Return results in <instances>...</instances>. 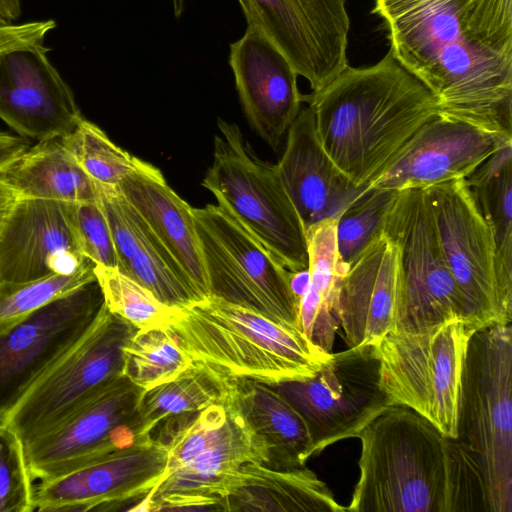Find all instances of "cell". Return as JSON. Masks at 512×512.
Segmentation results:
<instances>
[{
    "mask_svg": "<svg viewBox=\"0 0 512 512\" xmlns=\"http://www.w3.org/2000/svg\"><path fill=\"white\" fill-rule=\"evenodd\" d=\"M372 13L440 115L512 137V0H375Z\"/></svg>",
    "mask_w": 512,
    "mask_h": 512,
    "instance_id": "6da1fadb",
    "label": "cell"
},
{
    "mask_svg": "<svg viewBox=\"0 0 512 512\" xmlns=\"http://www.w3.org/2000/svg\"><path fill=\"white\" fill-rule=\"evenodd\" d=\"M359 479L350 512H490L478 462L405 406H387L357 436Z\"/></svg>",
    "mask_w": 512,
    "mask_h": 512,
    "instance_id": "7a4b0ae2",
    "label": "cell"
},
{
    "mask_svg": "<svg viewBox=\"0 0 512 512\" xmlns=\"http://www.w3.org/2000/svg\"><path fill=\"white\" fill-rule=\"evenodd\" d=\"M304 102L323 149L356 187L375 179L439 114L435 96L389 51L371 66L348 65Z\"/></svg>",
    "mask_w": 512,
    "mask_h": 512,
    "instance_id": "3957f363",
    "label": "cell"
},
{
    "mask_svg": "<svg viewBox=\"0 0 512 512\" xmlns=\"http://www.w3.org/2000/svg\"><path fill=\"white\" fill-rule=\"evenodd\" d=\"M168 326L194 363L228 379L304 380L331 355L299 329L215 296L178 308Z\"/></svg>",
    "mask_w": 512,
    "mask_h": 512,
    "instance_id": "277c9868",
    "label": "cell"
},
{
    "mask_svg": "<svg viewBox=\"0 0 512 512\" xmlns=\"http://www.w3.org/2000/svg\"><path fill=\"white\" fill-rule=\"evenodd\" d=\"M167 448L158 485L133 511H225L243 465L268 463V450L229 395L193 415L162 425Z\"/></svg>",
    "mask_w": 512,
    "mask_h": 512,
    "instance_id": "5b68a950",
    "label": "cell"
},
{
    "mask_svg": "<svg viewBox=\"0 0 512 512\" xmlns=\"http://www.w3.org/2000/svg\"><path fill=\"white\" fill-rule=\"evenodd\" d=\"M511 324L475 331L461 382L458 439L481 469L490 512H512Z\"/></svg>",
    "mask_w": 512,
    "mask_h": 512,
    "instance_id": "8992f818",
    "label": "cell"
},
{
    "mask_svg": "<svg viewBox=\"0 0 512 512\" xmlns=\"http://www.w3.org/2000/svg\"><path fill=\"white\" fill-rule=\"evenodd\" d=\"M217 125L202 185L287 270L307 271L306 229L276 164L258 158L236 124L219 118Z\"/></svg>",
    "mask_w": 512,
    "mask_h": 512,
    "instance_id": "52a82bcc",
    "label": "cell"
},
{
    "mask_svg": "<svg viewBox=\"0 0 512 512\" xmlns=\"http://www.w3.org/2000/svg\"><path fill=\"white\" fill-rule=\"evenodd\" d=\"M461 320L419 332L391 330L372 347L387 406H405L458 438L461 382L469 340Z\"/></svg>",
    "mask_w": 512,
    "mask_h": 512,
    "instance_id": "ba28073f",
    "label": "cell"
},
{
    "mask_svg": "<svg viewBox=\"0 0 512 512\" xmlns=\"http://www.w3.org/2000/svg\"><path fill=\"white\" fill-rule=\"evenodd\" d=\"M193 216L210 296L299 329L293 273L220 205L193 208Z\"/></svg>",
    "mask_w": 512,
    "mask_h": 512,
    "instance_id": "9c48e42d",
    "label": "cell"
},
{
    "mask_svg": "<svg viewBox=\"0 0 512 512\" xmlns=\"http://www.w3.org/2000/svg\"><path fill=\"white\" fill-rule=\"evenodd\" d=\"M442 252L475 331L511 324L512 292L499 276L493 230L465 179L425 188Z\"/></svg>",
    "mask_w": 512,
    "mask_h": 512,
    "instance_id": "30bf717a",
    "label": "cell"
},
{
    "mask_svg": "<svg viewBox=\"0 0 512 512\" xmlns=\"http://www.w3.org/2000/svg\"><path fill=\"white\" fill-rule=\"evenodd\" d=\"M383 230L399 252L402 292L393 330L419 332L465 322L464 304L448 269L425 189L398 190Z\"/></svg>",
    "mask_w": 512,
    "mask_h": 512,
    "instance_id": "8fae6325",
    "label": "cell"
},
{
    "mask_svg": "<svg viewBox=\"0 0 512 512\" xmlns=\"http://www.w3.org/2000/svg\"><path fill=\"white\" fill-rule=\"evenodd\" d=\"M136 331L105 305L86 334L18 402L5 425L23 445L54 428L123 375V349Z\"/></svg>",
    "mask_w": 512,
    "mask_h": 512,
    "instance_id": "7c38bea8",
    "label": "cell"
},
{
    "mask_svg": "<svg viewBox=\"0 0 512 512\" xmlns=\"http://www.w3.org/2000/svg\"><path fill=\"white\" fill-rule=\"evenodd\" d=\"M104 307L94 280L0 326V426L33 385L86 334Z\"/></svg>",
    "mask_w": 512,
    "mask_h": 512,
    "instance_id": "4fadbf2b",
    "label": "cell"
},
{
    "mask_svg": "<svg viewBox=\"0 0 512 512\" xmlns=\"http://www.w3.org/2000/svg\"><path fill=\"white\" fill-rule=\"evenodd\" d=\"M307 423L314 455L359 433L386 407L372 346L331 353L312 377L269 384Z\"/></svg>",
    "mask_w": 512,
    "mask_h": 512,
    "instance_id": "5bb4252c",
    "label": "cell"
},
{
    "mask_svg": "<svg viewBox=\"0 0 512 512\" xmlns=\"http://www.w3.org/2000/svg\"><path fill=\"white\" fill-rule=\"evenodd\" d=\"M143 390L124 375L106 383L54 428L23 445L32 480H48L124 447Z\"/></svg>",
    "mask_w": 512,
    "mask_h": 512,
    "instance_id": "9a60e30c",
    "label": "cell"
},
{
    "mask_svg": "<svg viewBox=\"0 0 512 512\" xmlns=\"http://www.w3.org/2000/svg\"><path fill=\"white\" fill-rule=\"evenodd\" d=\"M248 27L261 31L316 92L347 66L345 0H238Z\"/></svg>",
    "mask_w": 512,
    "mask_h": 512,
    "instance_id": "2e32d148",
    "label": "cell"
},
{
    "mask_svg": "<svg viewBox=\"0 0 512 512\" xmlns=\"http://www.w3.org/2000/svg\"><path fill=\"white\" fill-rule=\"evenodd\" d=\"M166 445L151 436L135 440L33 489L34 510L116 511L144 499L159 483L166 465Z\"/></svg>",
    "mask_w": 512,
    "mask_h": 512,
    "instance_id": "e0dca14e",
    "label": "cell"
},
{
    "mask_svg": "<svg viewBox=\"0 0 512 512\" xmlns=\"http://www.w3.org/2000/svg\"><path fill=\"white\" fill-rule=\"evenodd\" d=\"M43 43L0 55V119L37 142L71 133L83 118Z\"/></svg>",
    "mask_w": 512,
    "mask_h": 512,
    "instance_id": "ac0fdd59",
    "label": "cell"
},
{
    "mask_svg": "<svg viewBox=\"0 0 512 512\" xmlns=\"http://www.w3.org/2000/svg\"><path fill=\"white\" fill-rule=\"evenodd\" d=\"M509 143H512V137L438 114L367 186L392 190L425 189L465 179Z\"/></svg>",
    "mask_w": 512,
    "mask_h": 512,
    "instance_id": "d6986e66",
    "label": "cell"
},
{
    "mask_svg": "<svg viewBox=\"0 0 512 512\" xmlns=\"http://www.w3.org/2000/svg\"><path fill=\"white\" fill-rule=\"evenodd\" d=\"M94 264L78 247L66 202L20 198L0 232V284L72 274Z\"/></svg>",
    "mask_w": 512,
    "mask_h": 512,
    "instance_id": "ffe728a7",
    "label": "cell"
},
{
    "mask_svg": "<svg viewBox=\"0 0 512 512\" xmlns=\"http://www.w3.org/2000/svg\"><path fill=\"white\" fill-rule=\"evenodd\" d=\"M229 63L248 122L277 149L304 102L298 74L273 42L248 26L244 35L230 44Z\"/></svg>",
    "mask_w": 512,
    "mask_h": 512,
    "instance_id": "44dd1931",
    "label": "cell"
},
{
    "mask_svg": "<svg viewBox=\"0 0 512 512\" xmlns=\"http://www.w3.org/2000/svg\"><path fill=\"white\" fill-rule=\"evenodd\" d=\"M401 292L398 248L382 229L341 281L340 322L348 347L373 346L394 329Z\"/></svg>",
    "mask_w": 512,
    "mask_h": 512,
    "instance_id": "7402d4cb",
    "label": "cell"
},
{
    "mask_svg": "<svg viewBox=\"0 0 512 512\" xmlns=\"http://www.w3.org/2000/svg\"><path fill=\"white\" fill-rule=\"evenodd\" d=\"M276 166L305 229L323 219L337 218L366 187L353 185L327 155L309 106L301 108L289 127Z\"/></svg>",
    "mask_w": 512,
    "mask_h": 512,
    "instance_id": "603a6c76",
    "label": "cell"
},
{
    "mask_svg": "<svg viewBox=\"0 0 512 512\" xmlns=\"http://www.w3.org/2000/svg\"><path fill=\"white\" fill-rule=\"evenodd\" d=\"M119 190L173 257L197 298H208L193 207L175 193L157 167L139 158Z\"/></svg>",
    "mask_w": 512,
    "mask_h": 512,
    "instance_id": "cb8c5ba5",
    "label": "cell"
},
{
    "mask_svg": "<svg viewBox=\"0 0 512 512\" xmlns=\"http://www.w3.org/2000/svg\"><path fill=\"white\" fill-rule=\"evenodd\" d=\"M96 186L112 233L117 269L170 307L182 308L199 301L178 264L119 187Z\"/></svg>",
    "mask_w": 512,
    "mask_h": 512,
    "instance_id": "d4e9b609",
    "label": "cell"
},
{
    "mask_svg": "<svg viewBox=\"0 0 512 512\" xmlns=\"http://www.w3.org/2000/svg\"><path fill=\"white\" fill-rule=\"evenodd\" d=\"M229 398L268 450L269 467L305 466L314 455L306 421L296 408L267 383L230 379Z\"/></svg>",
    "mask_w": 512,
    "mask_h": 512,
    "instance_id": "484cf974",
    "label": "cell"
},
{
    "mask_svg": "<svg viewBox=\"0 0 512 512\" xmlns=\"http://www.w3.org/2000/svg\"><path fill=\"white\" fill-rule=\"evenodd\" d=\"M229 512H343L328 486L306 466L276 469L247 463L226 499Z\"/></svg>",
    "mask_w": 512,
    "mask_h": 512,
    "instance_id": "4316f807",
    "label": "cell"
},
{
    "mask_svg": "<svg viewBox=\"0 0 512 512\" xmlns=\"http://www.w3.org/2000/svg\"><path fill=\"white\" fill-rule=\"evenodd\" d=\"M308 285L300 297L298 328L319 348L331 353L341 326L339 294L344 274L338 264L336 218L306 229Z\"/></svg>",
    "mask_w": 512,
    "mask_h": 512,
    "instance_id": "83f0119b",
    "label": "cell"
},
{
    "mask_svg": "<svg viewBox=\"0 0 512 512\" xmlns=\"http://www.w3.org/2000/svg\"><path fill=\"white\" fill-rule=\"evenodd\" d=\"M20 198L66 203L95 202L96 184L77 164L62 137L39 141L0 169Z\"/></svg>",
    "mask_w": 512,
    "mask_h": 512,
    "instance_id": "f1b7e54d",
    "label": "cell"
},
{
    "mask_svg": "<svg viewBox=\"0 0 512 512\" xmlns=\"http://www.w3.org/2000/svg\"><path fill=\"white\" fill-rule=\"evenodd\" d=\"M229 389L230 379L193 362L174 379L143 390L133 421V433L135 437L151 436L157 427L223 402Z\"/></svg>",
    "mask_w": 512,
    "mask_h": 512,
    "instance_id": "f546056e",
    "label": "cell"
},
{
    "mask_svg": "<svg viewBox=\"0 0 512 512\" xmlns=\"http://www.w3.org/2000/svg\"><path fill=\"white\" fill-rule=\"evenodd\" d=\"M465 180L493 230L499 276L512 292V143L494 152Z\"/></svg>",
    "mask_w": 512,
    "mask_h": 512,
    "instance_id": "4dcf8cb0",
    "label": "cell"
},
{
    "mask_svg": "<svg viewBox=\"0 0 512 512\" xmlns=\"http://www.w3.org/2000/svg\"><path fill=\"white\" fill-rule=\"evenodd\" d=\"M192 363L169 326L137 330L123 349V375L142 390L174 379Z\"/></svg>",
    "mask_w": 512,
    "mask_h": 512,
    "instance_id": "1f68e13d",
    "label": "cell"
},
{
    "mask_svg": "<svg viewBox=\"0 0 512 512\" xmlns=\"http://www.w3.org/2000/svg\"><path fill=\"white\" fill-rule=\"evenodd\" d=\"M398 190L366 186L336 218V244L341 272L348 267L383 229L388 210Z\"/></svg>",
    "mask_w": 512,
    "mask_h": 512,
    "instance_id": "d6a6232c",
    "label": "cell"
},
{
    "mask_svg": "<svg viewBox=\"0 0 512 512\" xmlns=\"http://www.w3.org/2000/svg\"><path fill=\"white\" fill-rule=\"evenodd\" d=\"M62 139L77 164L98 186L118 188L138 160L84 117Z\"/></svg>",
    "mask_w": 512,
    "mask_h": 512,
    "instance_id": "836d02e7",
    "label": "cell"
},
{
    "mask_svg": "<svg viewBox=\"0 0 512 512\" xmlns=\"http://www.w3.org/2000/svg\"><path fill=\"white\" fill-rule=\"evenodd\" d=\"M94 274L107 309L137 330L168 326L178 309L160 301L149 289L117 268L95 265Z\"/></svg>",
    "mask_w": 512,
    "mask_h": 512,
    "instance_id": "e575fe53",
    "label": "cell"
},
{
    "mask_svg": "<svg viewBox=\"0 0 512 512\" xmlns=\"http://www.w3.org/2000/svg\"><path fill=\"white\" fill-rule=\"evenodd\" d=\"M95 265L72 274H55L23 283L0 284V326L24 317L78 287L96 280Z\"/></svg>",
    "mask_w": 512,
    "mask_h": 512,
    "instance_id": "d590c367",
    "label": "cell"
},
{
    "mask_svg": "<svg viewBox=\"0 0 512 512\" xmlns=\"http://www.w3.org/2000/svg\"><path fill=\"white\" fill-rule=\"evenodd\" d=\"M33 489L22 441L0 426V512L34 511Z\"/></svg>",
    "mask_w": 512,
    "mask_h": 512,
    "instance_id": "8d00e7d4",
    "label": "cell"
},
{
    "mask_svg": "<svg viewBox=\"0 0 512 512\" xmlns=\"http://www.w3.org/2000/svg\"><path fill=\"white\" fill-rule=\"evenodd\" d=\"M68 215L81 253L96 265L117 268L112 233L97 201L67 203Z\"/></svg>",
    "mask_w": 512,
    "mask_h": 512,
    "instance_id": "74e56055",
    "label": "cell"
},
{
    "mask_svg": "<svg viewBox=\"0 0 512 512\" xmlns=\"http://www.w3.org/2000/svg\"><path fill=\"white\" fill-rule=\"evenodd\" d=\"M55 26L53 20L15 24L0 15V55L14 49L42 44Z\"/></svg>",
    "mask_w": 512,
    "mask_h": 512,
    "instance_id": "f35d334b",
    "label": "cell"
},
{
    "mask_svg": "<svg viewBox=\"0 0 512 512\" xmlns=\"http://www.w3.org/2000/svg\"><path fill=\"white\" fill-rule=\"evenodd\" d=\"M30 146L28 139L0 129V169L19 157Z\"/></svg>",
    "mask_w": 512,
    "mask_h": 512,
    "instance_id": "ab89813d",
    "label": "cell"
},
{
    "mask_svg": "<svg viewBox=\"0 0 512 512\" xmlns=\"http://www.w3.org/2000/svg\"><path fill=\"white\" fill-rule=\"evenodd\" d=\"M20 196L3 179L0 178V232L10 217Z\"/></svg>",
    "mask_w": 512,
    "mask_h": 512,
    "instance_id": "60d3db41",
    "label": "cell"
},
{
    "mask_svg": "<svg viewBox=\"0 0 512 512\" xmlns=\"http://www.w3.org/2000/svg\"><path fill=\"white\" fill-rule=\"evenodd\" d=\"M20 13V0H0V14L13 22Z\"/></svg>",
    "mask_w": 512,
    "mask_h": 512,
    "instance_id": "b9f144b4",
    "label": "cell"
},
{
    "mask_svg": "<svg viewBox=\"0 0 512 512\" xmlns=\"http://www.w3.org/2000/svg\"><path fill=\"white\" fill-rule=\"evenodd\" d=\"M173 12L176 18H179L184 10V1L183 0H173Z\"/></svg>",
    "mask_w": 512,
    "mask_h": 512,
    "instance_id": "7bdbcfd3",
    "label": "cell"
}]
</instances>
